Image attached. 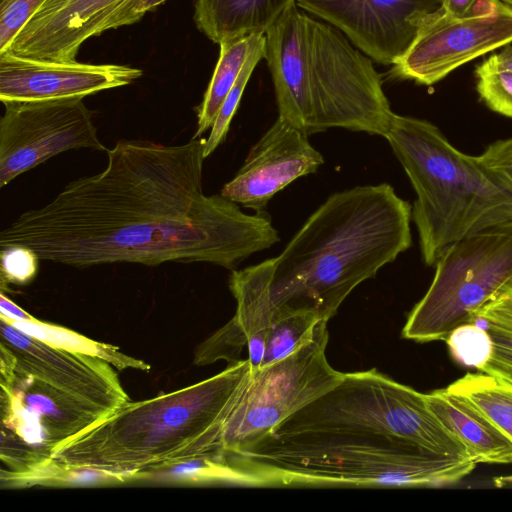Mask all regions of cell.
Instances as JSON below:
<instances>
[{"label":"cell","mask_w":512,"mask_h":512,"mask_svg":"<svg viewBox=\"0 0 512 512\" xmlns=\"http://www.w3.org/2000/svg\"><path fill=\"white\" fill-rule=\"evenodd\" d=\"M204 143L117 141L103 171L71 181L4 228L0 249L23 246L74 267L207 262L234 270L280 237L263 211L246 214L204 194Z\"/></svg>","instance_id":"1"},{"label":"cell","mask_w":512,"mask_h":512,"mask_svg":"<svg viewBox=\"0 0 512 512\" xmlns=\"http://www.w3.org/2000/svg\"><path fill=\"white\" fill-rule=\"evenodd\" d=\"M411 213L388 183L330 195L272 258L273 303L328 322L353 289L411 247Z\"/></svg>","instance_id":"2"},{"label":"cell","mask_w":512,"mask_h":512,"mask_svg":"<svg viewBox=\"0 0 512 512\" xmlns=\"http://www.w3.org/2000/svg\"><path fill=\"white\" fill-rule=\"evenodd\" d=\"M250 375L241 360L201 382L142 401L128 400L58 446L52 457L73 466L133 473L217 451L224 422Z\"/></svg>","instance_id":"3"},{"label":"cell","mask_w":512,"mask_h":512,"mask_svg":"<svg viewBox=\"0 0 512 512\" xmlns=\"http://www.w3.org/2000/svg\"><path fill=\"white\" fill-rule=\"evenodd\" d=\"M238 484L445 487L470 475L471 458L434 454L398 439L308 432L270 434L251 449L223 454Z\"/></svg>","instance_id":"4"},{"label":"cell","mask_w":512,"mask_h":512,"mask_svg":"<svg viewBox=\"0 0 512 512\" xmlns=\"http://www.w3.org/2000/svg\"><path fill=\"white\" fill-rule=\"evenodd\" d=\"M385 138L416 194L412 221L427 266L463 238L512 221V195L432 122L394 113Z\"/></svg>","instance_id":"5"},{"label":"cell","mask_w":512,"mask_h":512,"mask_svg":"<svg viewBox=\"0 0 512 512\" xmlns=\"http://www.w3.org/2000/svg\"><path fill=\"white\" fill-rule=\"evenodd\" d=\"M308 432L388 437L434 454L469 458L464 446L428 408L424 393L375 368L344 373L337 385L285 419L271 434Z\"/></svg>","instance_id":"6"},{"label":"cell","mask_w":512,"mask_h":512,"mask_svg":"<svg viewBox=\"0 0 512 512\" xmlns=\"http://www.w3.org/2000/svg\"><path fill=\"white\" fill-rule=\"evenodd\" d=\"M433 280L415 304L402 337L445 340L459 325L512 283V221L463 238L436 262Z\"/></svg>","instance_id":"7"},{"label":"cell","mask_w":512,"mask_h":512,"mask_svg":"<svg viewBox=\"0 0 512 512\" xmlns=\"http://www.w3.org/2000/svg\"><path fill=\"white\" fill-rule=\"evenodd\" d=\"M327 321L321 320L312 337L288 357L251 369L228 414L217 445L220 454L251 449L285 419L337 385L344 373L328 363Z\"/></svg>","instance_id":"8"},{"label":"cell","mask_w":512,"mask_h":512,"mask_svg":"<svg viewBox=\"0 0 512 512\" xmlns=\"http://www.w3.org/2000/svg\"><path fill=\"white\" fill-rule=\"evenodd\" d=\"M311 117L308 134L330 128L385 138L394 115L372 59L332 25L308 15Z\"/></svg>","instance_id":"9"},{"label":"cell","mask_w":512,"mask_h":512,"mask_svg":"<svg viewBox=\"0 0 512 512\" xmlns=\"http://www.w3.org/2000/svg\"><path fill=\"white\" fill-rule=\"evenodd\" d=\"M0 375L3 471L45 461L58 446L110 413L18 370L10 356L0 359Z\"/></svg>","instance_id":"10"},{"label":"cell","mask_w":512,"mask_h":512,"mask_svg":"<svg viewBox=\"0 0 512 512\" xmlns=\"http://www.w3.org/2000/svg\"><path fill=\"white\" fill-rule=\"evenodd\" d=\"M0 188L51 157L75 149L108 152L83 98L4 103Z\"/></svg>","instance_id":"11"},{"label":"cell","mask_w":512,"mask_h":512,"mask_svg":"<svg viewBox=\"0 0 512 512\" xmlns=\"http://www.w3.org/2000/svg\"><path fill=\"white\" fill-rule=\"evenodd\" d=\"M512 42V7L503 3L476 16L455 17L442 7L424 16L406 53L389 77L433 85L458 67Z\"/></svg>","instance_id":"12"},{"label":"cell","mask_w":512,"mask_h":512,"mask_svg":"<svg viewBox=\"0 0 512 512\" xmlns=\"http://www.w3.org/2000/svg\"><path fill=\"white\" fill-rule=\"evenodd\" d=\"M295 4L341 31L361 52L393 65L414 41L421 20L441 0H295Z\"/></svg>","instance_id":"13"},{"label":"cell","mask_w":512,"mask_h":512,"mask_svg":"<svg viewBox=\"0 0 512 512\" xmlns=\"http://www.w3.org/2000/svg\"><path fill=\"white\" fill-rule=\"evenodd\" d=\"M0 344L18 370L80 400L110 412L130 400L112 365L100 358L48 345L1 318Z\"/></svg>","instance_id":"14"},{"label":"cell","mask_w":512,"mask_h":512,"mask_svg":"<svg viewBox=\"0 0 512 512\" xmlns=\"http://www.w3.org/2000/svg\"><path fill=\"white\" fill-rule=\"evenodd\" d=\"M324 163L308 135L280 117L250 149L242 167L220 195L261 212L270 199L296 179L315 173Z\"/></svg>","instance_id":"15"},{"label":"cell","mask_w":512,"mask_h":512,"mask_svg":"<svg viewBox=\"0 0 512 512\" xmlns=\"http://www.w3.org/2000/svg\"><path fill=\"white\" fill-rule=\"evenodd\" d=\"M137 68L117 64L48 61L0 53L1 102L74 98L128 85L141 77Z\"/></svg>","instance_id":"16"},{"label":"cell","mask_w":512,"mask_h":512,"mask_svg":"<svg viewBox=\"0 0 512 512\" xmlns=\"http://www.w3.org/2000/svg\"><path fill=\"white\" fill-rule=\"evenodd\" d=\"M127 0H47L6 51L48 61H74L82 44Z\"/></svg>","instance_id":"17"},{"label":"cell","mask_w":512,"mask_h":512,"mask_svg":"<svg viewBox=\"0 0 512 512\" xmlns=\"http://www.w3.org/2000/svg\"><path fill=\"white\" fill-rule=\"evenodd\" d=\"M308 14L295 2L265 32L264 59L282 120L308 136L311 117Z\"/></svg>","instance_id":"18"},{"label":"cell","mask_w":512,"mask_h":512,"mask_svg":"<svg viewBox=\"0 0 512 512\" xmlns=\"http://www.w3.org/2000/svg\"><path fill=\"white\" fill-rule=\"evenodd\" d=\"M425 394L428 408L478 463L512 464V443L480 412L446 388Z\"/></svg>","instance_id":"19"},{"label":"cell","mask_w":512,"mask_h":512,"mask_svg":"<svg viewBox=\"0 0 512 512\" xmlns=\"http://www.w3.org/2000/svg\"><path fill=\"white\" fill-rule=\"evenodd\" d=\"M271 277L272 258L234 269L229 278V288L237 303L232 320L247 340L251 369H258L262 363L267 336L278 311L271 298Z\"/></svg>","instance_id":"20"},{"label":"cell","mask_w":512,"mask_h":512,"mask_svg":"<svg viewBox=\"0 0 512 512\" xmlns=\"http://www.w3.org/2000/svg\"><path fill=\"white\" fill-rule=\"evenodd\" d=\"M295 0H196L194 22L212 42L265 32Z\"/></svg>","instance_id":"21"},{"label":"cell","mask_w":512,"mask_h":512,"mask_svg":"<svg viewBox=\"0 0 512 512\" xmlns=\"http://www.w3.org/2000/svg\"><path fill=\"white\" fill-rule=\"evenodd\" d=\"M131 473L68 465L54 457L17 472L0 471L2 488L101 487L127 484Z\"/></svg>","instance_id":"22"},{"label":"cell","mask_w":512,"mask_h":512,"mask_svg":"<svg viewBox=\"0 0 512 512\" xmlns=\"http://www.w3.org/2000/svg\"><path fill=\"white\" fill-rule=\"evenodd\" d=\"M128 484L198 486L237 484V476L219 452L167 461L131 473Z\"/></svg>","instance_id":"23"},{"label":"cell","mask_w":512,"mask_h":512,"mask_svg":"<svg viewBox=\"0 0 512 512\" xmlns=\"http://www.w3.org/2000/svg\"><path fill=\"white\" fill-rule=\"evenodd\" d=\"M264 34H251L219 44L218 62L201 104L197 107V129L193 139L212 127L226 96L236 83L244 63L257 40Z\"/></svg>","instance_id":"24"},{"label":"cell","mask_w":512,"mask_h":512,"mask_svg":"<svg viewBox=\"0 0 512 512\" xmlns=\"http://www.w3.org/2000/svg\"><path fill=\"white\" fill-rule=\"evenodd\" d=\"M446 389L468 402L512 443V384L479 372L466 373Z\"/></svg>","instance_id":"25"},{"label":"cell","mask_w":512,"mask_h":512,"mask_svg":"<svg viewBox=\"0 0 512 512\" xmlns=\"http://www.w3.org/2000/svg\"><path fill=\"white\" fill-rule=\"evenodd\" d=\"M0 318L25 334L48 345L69 352L100 358L119 370L130 368L149 371L151 369L149 364L124 354L117 346L94 341L65 327L43 322L36 318L28 321H12L2 316Z\"/></svg>","instance_id":"26"},{"label":"cell","mask_w":512,"mask_h":512,"mask_svg":"<svg viewBox=\"0 0 512 512\" xmlns=\"http://www.w3.org/2000/svg\"><path fill=\"white\" fill-rule=\"evenodd\" d=\"M320 321L319 315L313 310L278 307L259 368L282 360L295 352L312 337Z\"/></svg>","instance_id":"27"},{"label":"cell","mask_w":512,"mask_h":512,"mask_svg":"<svg viewBox=\"0 0 512 512\" xmlns=\"http://www.w3.org/2000/svg\"><path fill=\"white\" fill-rule=\"evenodd\" d=\"M265 34L260 36L251 49L241 73L222 103L210 134L204 143V158H207L226 139L231 120L239 106L245 87L258 62L264 58Z\"/></svg>","instance_id":"28"},{"label":"cell","mask_w":512,"mask_h":512,"mask_svg":"<svg viewBox=\"0 0 512 512\" xmlns=\"http://www.w3.org/2000/svg\"><path fill=\"white\" fill-rule=\"evenodd\" d=\"M475 80L480 100L490 110L512 118V71L491 55L475 68Z\"/></svg>","instance_id":"29"},{"label":"cell","mask_w":512,"mask_h":512,"mask_svg":"<svg viewBox=\"0 0 512 512\" xmlns=\"http://www.w3.org/2000/svg\"><path fill=\"white\" fill-rule=\"evenodd\" d=\"M451 357L460 365L479 370L493 353L488 330L475 322L459 325L445 339Z\"/></svg>","instance_id":"30"},{"label":"cell","mask_w":512,"mask_h":512,"mask_svg":"<svg viewBox=\"0 0 512 512\" xmlns=\"http://www.w3.org/2000/svg\"><path fill=\"white\" fill-rule=\"evenodd\" d=\"M47 0H0V53Z\"/></svg>","instance_id":"31"},{"label":"cell","mask_w":512,"mask_h":512,"mask_svg":"<svg viewBox=\"0 0 512 512\" xmlns=\"http://www.w3.org/2000/svg\"><path fill=\"white\" fill-rule=\"evenodd\" d=\"M40 258L30 248L11 246L1 249V287L24 285L35 276Z\"/></svg>","instance_id":"32"},{"label":"cell","mask_w":512,"mask_h":512,"mask_svg":"<svg viewBox=\"0 0 512 512\" xmlns=\"http://www.w3.org/2000/svg\"><path fill=\"white\" fill-rule=\"evenodd\" d=\"M476 156L493 180L512 195V137L493 141Z\"/></svg>","instance_id":"33"},{"label":"cell","mask_w":512,"mask_h":512,"mask_svg":"<svg viewBox=\"0 0 512 512\" xmlns=\"http://www.w3.org/2000/svg\"><path fill=\"white\" fill-rule=\"evenodd\" d=\"M486 329L493 341V353L489 361L479 371L512 384V332L499 328L488 321Z\"/></svg>","instance_id":"34"},{"label":"cell","mask_w":512,"mask_h":512,"mask_svg":"<svg viewBox=\"0 0 512 512\" xmlns=\"http://www.w3.org/2000/svg\"><path fill=\"white\" fill-rule=\"evenodd\" d=\"M477 316L512 332V283L481 307Z\"/></svg>","instance_id":"35"},{"label":"cell","mask_w":512,"mask_h":512,"mask_svg":"<svg viewBox=\"0 0 512 512\" xmlns=\"http://www.w3.org/2000/svg\"><path fill=\"white\" fill-rule=\"evenodd\" d=\"M166 0H127L117 10L113 12L110 18L102 27V33L131 25L139 21L147 12L154 10Z\"/></svg>","instance_id":"36"},{"label":"cell","mask_w":512,"mask_h":512,"mask_svg":"<svg viewBox=\"0 0 512 512\" xmlns=\"http://www.w3.org/2000/svg\"><path fill=\"white\" fill-rule=\"evenodd\" d=\"M503 3L501 0H441V7L449 15L469 17L489 13Z\"/></svg>","instance_id":"37"},{"label":"cell","mask_w":512,"mask_h":512,"mask_svg":"<svg viewBox=\"0 0 512 512\" xmlns=\"http://www.w3.org/2000/svg\"><path fill=\"white\" fill-rule=\"evenodd\" d=\"M0 316L12 321H28L35 319V317L20 308L6 296L3 290H1L0 294Z\"/></svg>","instance_id":"38"},{"label":"cell","mask_w":512,"mask_h":512,"mask_svg":"<svg viewBox=\"0 0 512 512\" xmlns=\"http://www.w3.org/2000/svg\"><path fill=\"white\" fill-rule=\"evenodd\" d=\"M494 60L502 67L512 71V45H506L497 53L492 54Z\"/></svg>","instance_id":"39"},{"label":"cell","mask_w":512,"mask_h":512,"mask_svg":"<svg viewBox=\"0 0 512 512\" xmlns=\"http://www.w3.org/2000/svg\"><path fill=\"white\" fill-rule=\"evenodd\" d=\"M493 482L499 488L512 487V475L496 477L493 479Z\"/></svg>","instance_id":"40"},{"label":"cell","mask_w":512,"mask_h":512,"mask_svg":"<svg viewBox=\"0 0 512 512\" xmlns=\"http://www.w3.org/2000/svg\"><path fill=\"white\" fill-rule=\"evenodd\" d=\"M504 3L512 7V0H503Z\"/></svg>","instance_id":"41"}]
</instances>
